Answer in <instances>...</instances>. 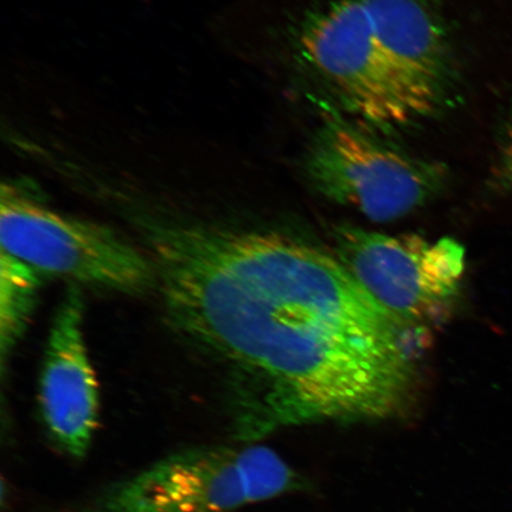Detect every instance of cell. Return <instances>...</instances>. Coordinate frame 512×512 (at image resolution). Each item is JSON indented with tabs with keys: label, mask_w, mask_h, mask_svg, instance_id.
Returning <instances> with one entry per match:
<instances>
[{
	"label": "cell",
	"mask_w": 512,
	"mask_h": 512,
	"mask_svg": "<svg viewBox=\"0 0 512 512\" xmlns=\"http://www.w3.org/2000/svg\"><path fill=\"white\" fill-rule=\"evenodd\" d=\"M145 236L170 322L228 371L239 443L411 411L407 324L337 256L279 233L202 224H149Z\"/></svg>",
	"instance_id": "cell-1"
},
{
	"label": "cell",
	"mask_w": 512,
	"mask_h": 512,
	"mask_svg": "<svg viewBox=\"0 0 512 512\" xmlns=\"http://www.w3.org/2000/svg\"><path fill=\"white\" fill-rule=\"evenodd\" d=\"M240 444L166 454L100 486L68 512H238L281 496L310 494L312 480L272 448Z\"/></svg>",
	"instance_id": "cell-2"
},
{
	"label": "cell",
	"mask_w": 512,
	"mask_h": 512,
	"mask_svg": "<svg viewBox=\"0 0 512 512\" xmlns=\"http://www.w3.org/2000/svg\"><path fill=\"white\" fill-rule=\"evenodd\" d=\"M303 171L318 194L376 222L398 220L424 207L450 181L444 163L411 155L373 128L337 114L313 134Z\"/></svg>",
	"instance_id": "cell-3"
},
{
	"label": "cell",
	"mask_w": 512,
	"mask_h": 512,
	"mask_svg": "<svg viewBox=\"0 0 512 512\" xmlns=\"http://www.w3.org/2000/svg\"><path fill=\"white\" fill-rule=\"evenodd\" d=\"M2 251L37 273L140 293L157 284L149 256L99 223L57 213L12 183L0 192Z\"/></svg>",
	"instance_id": "cell-4"
},
{
	"label": "cell",
	"mask_w": 512,
	"mask_h": 512,
	"mask_svg": "<svg viewBox=\"0 0 512 512\" xmlns=\"http://www.w3.org/2000/svg\"><path fill=\"white\" fill-rule=\"evenodd\" d=\"M294 46L351 119L375 131L421 121L381 53L362 0H330L307 11Z\"/></svg>",
	"instance_id": "cell-5"
},
{
	"label": "cell",
	"mask_w": 512,
	"mask_h": 512,
	"mask_svg": "<svg viewBox=\"0 0 512 512\" xmlns=\"http://www.w3.org/2000/svg\"><path fill=\"white\" fill-rule=\"evenodd\" d=\"M337 258L383 309L403 324L446 315L465 273V248L456 240L427 241L342 226L334 233Z\"/></svg>",
	"instance_id": "cell-6"
},
{
	"label": "cell",
	"mask_w": 512,
	"mask_h": 512,
	"mask_svg": "<svg viewBox=\"0 0 512 512\" xmlns=\"http://www.w3.org/2000/svg\"><path fill=\"white\" fill-rule=\"evenodd\" d=\"M396 80L422 120L445 110L460 73L445 21L427 0H362Z\"/></svg>",
	"instance_id": "cell-7"
},
{
	"label": "cell",
	"mask_w": 512,
	"mask_h": 512,
	"mask_svg": "<svg viewBox=\"0 0 512 512\" xmlns=\"http://www.w3.org/2000/svg\"><path fill=\"white\" fill-rule=\"evenodd\" d=\"M83 298L70 286L51 325L40 383L48 437L70 459L87 457L99 426V390L83 338Z\"/></svg>",
	"instance_id": "cell-8"
},
{
	"label": "cell",
	"mask_w": 512,
	"mask_h": 512,
	"mask_svg": "<svg viewBox=\"0 0 512 512\" xmlns=\"http://www.w3.org/2000/svg\"><path fill=\"white\" fill-rule=\"evenodd\" d=\"M38 273L0 252V351L3 363L27 328L38 297Z\"/></svg>",
	"instance_id": "cell-9"
},
{
	"label": "cell",
	"mask_w": 512,
	"mask_h": 512,
	"mask_svg": "<svg viewBox=\"0 0 512 512\" xmlns=\"http://www.w3.org/2000/svg\"><path fill=\"white\" fill-rule=\"evenodd\" d=\"M498 169L503 187L512 195V111L503 134Z\"/></svg>",
	"instance_id": "cell-10"
}]
</instances>
